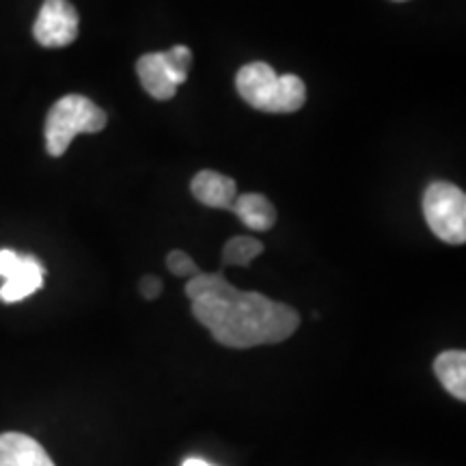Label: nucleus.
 I'll list each match as a JSON object with an SVG mask.
<instances>
[{
    "instance_id": "obj_8",
    "label": "nucleus",
    "mask_w": 466,
    "mask_h": 466,
    "mask_svg": "<svg viewBox=\"0 0 466 466\" xmlns=\"http://www.w3.org/2000/svg\"><path fill=\"white\" fill-rule=\"evenodd\" d=\"M190 190L192 195H195V199L203 203V206L217 208V209H229V212H231L233 201H236L238 197L236 182L223 173L209 171V168L199 171L195 177H192Z\"/></svg>"
},
{
    "instance_id": "obj_11",
    "label": "nucleus",
    "mask_w": 466,
    "mask_h": 466,
    "mask_svg": "<svg viewBox=\"0 0 466 466\" xmlns=\"http://www.w3.org/2000/svg\"><path fill=\"white\" fill-rule=\"evenodd\" d=\"M434 374L453 398L466 400V354L462 350H447L436 357Z\"/></svg>"
},
{
    "instance_id": "obj_13",
    "label": "nucleus",
    "mask_w": 466,
    "mask_h": 466,
    "mask_svg": "<svg viewBox=\"0 0 466 466\" xmlns=\"http://www.w3.org/2000/svg\"><path fill=\"white\" fill-rule=\"evenodd\" d=\"M162 61H165L167 74L175 86L184 85L188 78L192 67V52L186 46H173L171 50L162 52Z\"/></svg>"
},
{
    "instance_id": "obj_9",
    "label": "nucleus",
    "mask_w": 466,
    "mask_h": 466,
    "mask_svg": "<svg viewBox=\"0 0 466 466\" xmlns=\"http://www.w3.org/2000/svg\"><path fill=\"white\" fill-rule=\"evenodd\" d=\"M231 212L253 231H270L277 223V209L270 199L259 192L238 195L233 201Z\"/></svg>"
},
{
    "instance_id": "obj_14",
    "label": "nucleus",
    "mask_w": 466,
    "mask_h": 466,
    "mask_svg": "<svg viewBox=\"0 0 466 466\" xmlns=\"http://www.w3.org/2000/svg\"><path fill=\"white\" fill-rule=\"evenodd\" d=\"M167 268L173 272L175 277H197L199 275V266L195 264V259L190 258L188 253H184V250H171V253L167 255Z\"/></svg>"
},
{
    "instance_id": "obj_16",
    "label": "nucleus",
    "mask_w": 466,
    "mask_h": 466,
    "mask_svg": "<svg viewBox=\"0 0 466 466\" xmlns=\"http://www.w3.org/2000/svg\"><path fill=\"white\" fill-rule=\"evenodd\" d=\"M182 466H214V464H209V462H206V460H201V458H188V460H184Z\"/></svg>"
},
{
    "instance_id": "obj_3",
    "label": "nucleus",
    "mask_w": 466,
    "mask_h": 466,
    "mask_svg": "<svg viewBox=\"0 0 466 466\" xmlns=\"http://www.w3.org/2000/svg\"><path fill=\"white\" fill-rule=\"evenodd\" d=\"M108 124V115L89 97L69 93L61 97L46 116V149L61 158L78 134H97Z\"/></svg>"
},
{
    "instance_id": "obj_5",
    "label": "nucleus",
    "mask_w": 466,
    "mask_h": 466,
    "mask_svg": "<svg viewBox=\"0 0 466 466\" xmlns=\"http://www.w3.org/2000/svg\"><path fill=\"white\" fill-rule=\"evenodd\" d=\"M0 277L5 279L0 288V300L20 302L42 289L46 268L33 255H20L11 248L0 250Z\"/></svg>"
},
{
    "instance_id": "obj_7",
    "label": "nucleus",
    "mask_w": 466,
    "mask_h": 466,
    "mask_svg": "<svg viewBox=\"0 0 466 466\" xmlns=\"http://www.w3.org/2000/svg\"><path fill=\"white\" fill-rule=\"evenodd\" d=\"M0 466H56L48 451L31 436L20 432L0 434Z\"/></svg>"
},
{
    "instance_id": "obj_4",
    "label": "nucleus",
    "mask_w": 466,
    "mask_h": 466,
    "mask_svg": "<svg viewBox=\"0 0 466 466\" xmlns=\"http://www.w3.org/2000/svg\"><path fill=\"white\" fill-rule=\"evenodd\" d=\"M423 217L439 240L466 242V195L450 182H434L423 195Z\"/></svg>"
},
{
    "instance_id": "obj_10",
    "label": "nucleus",
    "mask_w": 466,
    "mask_h": 466,
    "mask_svg": "<svg viewBox=\"0 0 466 466\" xmlns=\"http://www.w3.org/2000/svg\"><path fill=\"white\" fill-rule=\"evenodd\" d=\"M137 74L141 80L143 89L149 93L154 100H171L177 91V86L168 78L165 61H162V52H149L143 55L137 63Z\"/></svg>"
},
{
    "instance_id": "obj_1",
    "label": "nucleus",
    "mask_w": 466,
    "mask_h": 466,
    "mask_svg": "<svg viewBox=\"0 0 466 466\" xmlns=\"http://www.w3.org/2000/svg\"><path fill=\"white\" fill-rule=\"evenodd\" d=\"M192 316L212 333L220 346L247 350L289 339L299 330L300 316L294 307L277 302L259 291H242L223 272H199L186 283Z\"/></svg>"
},
{
    "instance_id": "obj_2",
    "label": "nucleus",
    "mask_w": 466,
    "mask_h": 466,
    "mask_svg": "<svg viewBox=\"0 0 466 466\" xmlns=\"http://www.w3.org/2000/svg\"><path fill=\"white\" fill-rule=\"evenodd\" d=\"M236 89L244 102L261 113H296L307 102V86L299 76H279L261 61L240 67L236 76Z\"/></svg>"
},
{
    "instance_id": "obj_17",
    "label": "nucleus",
    "mask_w": 466,
    "mask_h": 466,
    "mask_svg": "<svg viewBox=\"0 0 466 466\" xmlns=\"http://www.w3.org/2000/svg\"><path fill=\"white\" fill-rule=\"evenodd\" d=\"M395 3H406V0H395Z\"/></svg>"
},
{
    "instance_id": "obj_15",
    "label": "nucleus",
    "mask_w": 466,
    "mask_h": 466,
    "mask_svg": "<svg viewBox=\"0 0 466 466\" xmlns=\"http://www.w3.org/2000/svg\"><path fill=\"white\" fill-rule=\"evenodd\" d=\"M160 291H162V281H160L158 277L147 275V277L141 279V294H143V299L156 300L160 296Z\"/></svg>"
},
{
    "instance_id": "obj_12",
    "label": "nucleus",
    "mask_w": 466,
    "mask_h": 466,
    "mask_svg": "<svg viewBox=\"0 0 466 466\" xmlns=\"http://www.w3.org/2000/svg\"><path fill=\"white\" fill-rule=\"evenodd\" d=\"M264 253V244L258 238L236 236L225 244L223 266H250V261L258 259Z\"/></svg>"
},
{
    "instance_id": "obj_6",
    "label": "nucleus",
    "mask_w": 466,
    "mask_h": 466,
    "mask_svg": "<svg viewBox=\"0 0 466 466\" xmlns=\"http://www.w3.org/2000/svg\"><path fill=\"white\" fill-rule=\"evenodd\" d=\"M78 11L69 0H44L33 25V37L44 48H66L78 39Z\"/></svg>"
}]
</instances>
